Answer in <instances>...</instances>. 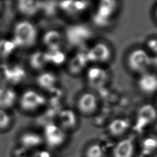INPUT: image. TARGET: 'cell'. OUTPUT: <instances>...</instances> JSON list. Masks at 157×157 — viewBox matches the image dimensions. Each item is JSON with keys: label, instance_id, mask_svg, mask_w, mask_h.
<instances>
[{"label": "cell", "instance_id": "1", "mask_svg": "<svg viewBox=\"0 0 157 157\" xmlns=\"http://www.w3.org/2000/svg\"><path fill=\"white\" fill-rule=\"evenodd\" d=\"M37 36V29L34 25L29 21L23 20L15 24L12 40L17 47H27L34 45Z\"/></svg>", "mask_w": 157, "mask_h": 157}, {"label": "cell", "instance_id": "2", "mask_svg": "<svg viewBox=\"0 0 157 157\" xmlns=\"http://www.w3.org/2000/svg\"><path fill=\"white\" fill-rule=\"evenodd\" d=\"M151 63L152 57L144 48H134L127 56V65L129 69L139 75L149 71Z\"/></svg>", "mask_w": 157, "mask_h": 157}, {"label": "cell", "instance_id": "3", "mask_svg": "<svg viewBox=\"0 0 157 157\" xmlns=\"http://www.w3.org/2000/svg\"><path fill=\"white\" fill-rule=\"evenodd\" d=\"M117 7L118 4L115 1H101L93 16L94 24L100 28L108 26L117 10Z\"/></svg>", "mask_w": 157, "mask_h": 157}, {"label": "cell", "instance_id": "4", "mask_svg": "<svg viewBox=\"0 0 157 157\" xmlns=\"http://www.w3.org/2000/svg\"><path fill=\"white\" fill-rule=\"evenodd\" d=\"M86 55L89 63L104 64L110 61L112 52L108 44L104 42H98L86 51Z\"/></svg>", "mask_w": 157, "mask_h": 157}, {"label": "cell", "instance_id": "5", "mask_svg": "<svg viewBox=\"0 0 157 157\" xmlns=\"http://www.w3.org/2000/svg\"><path fill=\"white\" fill-rule=\"evenodd\" d=\"M43 140L47 145L51 148L61 147L65 142L66 135L59 126L55 123L46 124L44 129Z\"/></svg>", "mask_w": 157, "mask_h": 157}, {"label": "cell", "instance_id": "6", "mask_svg": "<svg viewBox=\"0 0 157 157\" xmlns=\"http://www.w3.org/2000/svg\"><path fill=\"white\" fill-rule=\"evenodd\" d=\"M46 102L45 98L40 93L28 90L25 91L20 99L21 108L26 111H33L43 106Z\"/></svg>", "mask_w": 157, "mask_h": 157}, {"label": "cell", "instance_id": "7", "mask_svg": "<svg viewBox=\"0 0 157 157\" xmlns=\"http://www.w3.org/2000/svg\"><path fill=\"white\" fill-rule=\"evenodd\" d=\"M157 120V109L151 104L141 105L137 111L135 124L139 128H144L153 124Z\"/></svg>", "mask_w": 157, "mask_h": 157}, {"label": "cell", "instance_id": "8", "mask_svg": "<svg viewBox=\"0 0 157 157\" xmlns=\"http://www.w3.org/2000/svg\"><path fill=\"white\" fill-rule=\"evenodd\" d=\"M86 80L93 88H102L108 83L109 74L107 71L101 66H93L86 71Z\"/></svg>", "mask_w": 157, "mask_h": 157}, {"label": "cell", "instance_id": "9", "mask_svg": "<svg viewBox=\"0 0 157 157\" xmlns=\"http://www.w3.org/2000/svg\"><path fill=\"white\" fill-rule=\"evenodd\" d=\"M66 36L68 42L73 45H78L86 41L91 36V31L82 25H73L67 27Z\"/></svg>", "mask_w": 157, "mask_h": 157}, {"label": "cell", "instance_id": "10", "mask_svg": "<svg viewBox=\"0 0 157 157\" xmlns=\"http://www.w3.org/2000/svg\"><path fill=\"white\" fill-rule=\"evenodd\" d=\"M99 102L96 95L91 92H85L78 98L77 108L79 112L86 115L95 113L98 108Z\"/></svg>", "mask_w": 157, "mask_h": 157}, {"label": "cell", "instance_id": "11", "mask_svg": "<svg viewBox=\"0 0 157 157\" xmlns=\"http://www.w3.org/2000/svg\"><path fill=\"white\" fill-rule=\"evenodd\" d=\"M139 90L146 95L157 93V74L150 71L139 75L137 81Z\"/></svg>", "mask_w": 157, "mask_h": 157}, {"label": "cell", "instance_id": "12", "mask_svg": "<svg viewBox=\"0 0 157 157\" xmlns=\"http://www.w3.org/2000/svg\"><path fill=\"white\" fill-rule=\"evenodd\" d=\"M129 120L126 118H117L111 120L107 126V132L113 137H120L126 134L131 127Z\"/></svg>", "mask_w": 157, "mask_h": 157}, {"label": "cell", "instance_id": "13", "mask_svg": "<svg viewBox=\"0 0 157 157\" xmlns=\"http://www.w3.org/2000/svg\"><path fill=\"white\" fill-rule=\"evenodd\" d=\"M134 153V144L129 138L123 139L118 142L112 150L113 157H133Z\"/></svg>", "mask_w": 157, "mask_h": 157}, {"label": "cell", "instance_id": "14", "mask_svg": "<svg viewBox=\"0 0 157 157\" xmlns=\"http://www.w3.org/2000/svg\"><path fill=\"white\" fill-rule=\"evenodd\" d=\"M59 126L64 130H70L74 128L77 124L76 113L71 109H63L58 113Z\"/></svg>", "mask_w": 157, "mask_h": 157}, {"label": "cell", "instance_id": "15", "mask_svg": "<svg viewBox=\"0 0 157 157\" xmlns=\"http://www.w3.org/2000/svg\"><path fill=\"white\" fill-rule=\"evenodd\" d=\"M20 142L23 148L31 150L40 146L44 140L43 137L37 132L28 131L23 133L21 136Z\"/></svg>", "mask_w": 157, "mask_h": 157}, {"label": "cell", "instance_id": "16", "mask_svg": "<svg viewBox=\"0 0 157 157\" xmlns=\"http://www.w3.org/2000/svg\"><path fill=\"white\" fill-rule=\"evenodd\" d=\"M89 6V1H61L59 4L60 9L64 12L69 14L80 13L86 10Z\"/></svg>", "mask_w": 157, "mask_h": 157}, {"label": "cell", "instance_id": "17", "mask_svg": "<svg viewBox=\"0 0 157 157\" xmlns=\"http://www.w3.org/2000/svg\"><path fill=\"white\" fill-rule=\"evenodd\" d=\"M17 8L23 15L31 17L36 15L42 8V2L22 0L17 2Z\"/></svg>", "mask_w": 157, "mask_h": 157}, {"label": "cell", "instance_id": "18", "mask_svg": "<svg viewBox=\"0 0 157 157\" xmlns=\"http://www.w3.org/2000/svg\"><path fill=\"white\" fill-rule=\"evenodd\" d=\"M88 63L86 53H77L70 60L69 70L72 74H78L85 69Z\"/></svg>", "mask_w": 157, "mask_h": 157}, {"label": "cell", "instance_id": "19", "mask_svg": "<svg viewBox=\"0 0 157 157\" xmlns=\"http://www.w3.org/2000/svg\"><path fill=\"white\" fill-rule=\"evenodd\" d=\"M42 41L48 50L59 49L62 42V36L59 31L52 29L44 34Z\"/></svg>", "mask_w": 157, "mask_h": 157}, {"label": "cell", "instance_id": "20", "mask_svg": "<svg viewBox=\"0 0 157 157\" xmlns=\"http://www.w3.org/2000/svg\"><path fill=\"white\" fill-rule=\"evenodd\" d=\"M17 99L15 91L11 88L0 86V109H5L12 107Z\"/></svg>", "mask_w": 157, "mask_h": 157}, {"label": "cell", "instance_id": "21", "mask_svg": "<svg viewBox=\"0 0 157 157\" xmlns=\"http://www.w3.org/2000/svg\"><path fill=\"white\" fill-rule=\"evenodd\" d=\"M57 79L56 76L48 72L41 73L37 77V83L42 88L52 91L56 83Z\"/></svg>", "mask_w": 157, "mask_h": 157}, {"label": "cell", "instance_id": "22", "mask_svg": "<svg viewBox=\"0 0 157 157\" xmlns=\"http://www.w3.org/2000/svg\"><path fill=\"white\" fill-rule=\"evenodd\" d=\"M30 66L34 69H41L48 64L47 52L37 51L33 53L29 58Z\"/></svg>", "mask_w": 157, "mask_h": 157}, {"label": "cell", "instance_id": "23", "mask_svg": "<svg viewBox=\"0 0 157 157\" xmlns=\"http://www.w3.org/2000/svg\"><path fill=\"white\" fill-rule=\"evenodd\" d=\"M47 55L48 63H52L55 65L61 64L66 59L65 54L60 48L48 50L47 52Z\"/></svg>", "mask_w": 157, "mask_h": 157}, {"label": "cell", "instance_id": "24", "mask_svg": "<svg viewBox=\"0 0 157 157\" xmlns=\"http://www.w3.org/2000/svg\"><path fill=\"white\" fill-rule=\"evenodd\" d=\"M17 47L12 40H0V57L6 58L10 56Z\"/></svg>", "mask_w": 157, "mask_h": 157}, {"label": "cell", "instance_id": "25", "mask_svg": "<svg viewBox=\"0 0 157 157\" xmlns=\"http://www.w3.org/2000/svg\"><path fill=\"white\" fill-rule=\"evenodd\" d=\"M25 75L24 71L22 68L15 66L9 69V80L12 83H17L21 80Z\"/></svg>", "mask_w": 157, "mask_h": 157}, {"label": "cell", "instance_id": "26", "mask_svg": "<svg viewBox=\"0 0 157 157\" xmlns=\"http://www.w3.org/2000/svg\"><path fill=\"white\" fill-rule=\"evenodd\" d=\"M104 155L102 147L98 144L90 145L86 151V157H104Z\"/></svg>", "mask_w": 157, "mask_h": 157}, {"label": "cell", "instance_id": "27", "mask_svg": "<svg viewBox=\"0 0 157 157\" xmlns=\"http://www.w3.org/2000/svg\"><path fill=\"white\" fill-rule=\"evenodd\" d=\"M142 144L143 148L146 151H152L157 148V137L153 135H150L144 139Z\"/></svg>", "mask_w": 157, "mask_h": 157}, {"label": "cell", "instance_id": "28", "mask_svg": "<svg viewBox=\"0 0 157 157\" xmlns=\"http://www.w3.org/2000/svg\"><path fill=\"white\" fill-rule=\"evenodd\" d=\"M11 122L10 115L4 109H0V129H4L9 127Z\"/></svg>", "mask_w": 157, "mask_h": 157}, {"label": "cell", "instance_id": "29", "mask_svg": "<svg viewBox=\"0 0 157 157\" xmlns=\"http://www.w3.org/2000/svg\"><path fill=\"white\" fill-rule=\"evenodd\" d=\"M9 69L10 68L5 64L0 65V82H8Z\"/></svg>", "mask_w": 157, "mask_h": 157}, {"label": "cell", "instance_id": "30", "mask_svg": "<svg viewBox=\"0 0 157 157\" xmlns=\"http://www.w3.org/2000/svg\"><path fill=\"white\" fill-rule=\"evenodd\" d=\"M147 48L155 55L157 54V39H150L147 42Z\"/></svg>", "mask_w": 157, "mask_h": 157}, {"label": "cell", "instance_id": "31", "mask_svg": "<svg viewBox=\"0 0 157 157\" xmlns=\"http://www.w3.org/2000/svg\"><path fill=\"white\" fill-rule=\"evenodd\" d=\"M32 157H53L52 153L48 150L41 149L37 150Z\"/></svg>", "mask_w": 157, "mask_h": 157}, {"label": "cell", "instance_id": "32", "mask_svg": "<svg viewBox=\"0 0 157 157\" xmlns=\"http://www.w3.org/2000/svg\"><path fill=\"white\" fill-rule=\"evenodd\" d=\"M151 66H153L157 69V54L154 55L153 57H152V63Z\"/></svg>", "mask_w": 157, "mask_h": 157}, {"label": "cell", "instance_id": "33", "mask_svg": "<svg viewBox=\"0 0 157 157\" xmlns=\"http://www.w3.org/2000/svg\"><path fill=\"white\" fill-rule=\"evenodd\" d=\"M155 17H156V19L157 20V7L155 9Z\"/></svg>", "mask_w": 157, "mask_h": 157}, {"label": "cell", "instance_id": "34", "mask_svg": "<svg viewBox=\"0 0 157 157\" xmlns=\"http://www.w3.org/2000/svg\"><path fill=\"white\" fill-rule=\"evenodd\" d=\"M156 107V109H157V99H156V106H155Z\"/></svg>", "mask_w": 157, "mask_h": 157}, {"label": "cell", "instance_id": "35", "mask_svg": "<svg viewBox=\"0 0 157 157\" xmlns=\"http://www.w3.org/2000/svg\"><path fill=\"white\" fill-rule=\"evenodd\" d=\"M153 157H157V154H156Z\"/></svg>", "mask_w": 157, "mask_h": 157}, {"label": "cell", "instance_id": "36", "mask_svg": "<svg viewBox=\"0 0 157 157\" xmlns=\"http://www.w3.org/2000/svg\"><path fill=\"white\" fill-rule=\"evenodd\" d=\"M20 157H28V156H20Z\"/></svg>", "mask_w": 157, "mask_h": 157}, {"label": "cell", "instance_id": "37", "mask_svg": "<svg viewBox=\"0 0 157 157\" xmlns=\"http://www.w3.org/2000/svg\"><path fill=\"white\" fill-rule=\"evenodd\" d=\"M1 3H0V9H1Z\"/></svg>", "mask_w": 157, "mask_h": 157}]
</instances>
